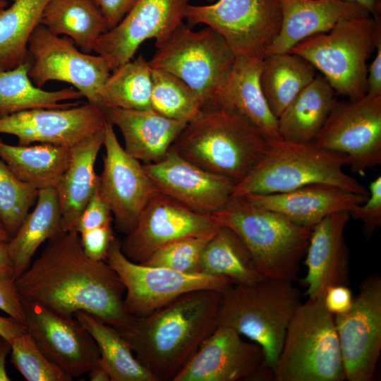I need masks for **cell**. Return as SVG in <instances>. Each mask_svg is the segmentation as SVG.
Wrapping results in <instances>:
<instances>
[{"label":"cell","instance_id":"6da1fadb","mask_svg":"<svg viewBox=\"0 0 381 381\" xmlns=\"http://www.w3.org/2000/svg\"><path fill=\"white\" fill-rule=\"evenodd\" d=\"M15 282L21 301L64 317L85 311L116 329L132 317L124 308L125 287L118 274L107 262L87 256L75 229L48 240Z\"/></svg>","mask_w":381,"mask_h":381},{"label":"cell","instance_id":"7a4b0ae2","mask_svg":"<svg viewBox=\"0 0 381 381\" xmlns=\"http://www.w3.org/2000/svg\"><path fill=\"white\" fill-rule=\"evenodd\" d=\"M222 292H187L117 329L137 360L157 381H173L218 326Z\"/></svg>","mask_w":381,"mask_h":381},{"label":"cell","instance_id":"3957f363","mask_svg":"<svg viewBox=\"0 0 381 381\" xmlns=\"http://www.w3.org/2000/svg\"><path fill=\"white\" fill-rule=\"evenodd\" d=\"M272 143L238 114L211 107L186 125L170 149L236 184L265 159Z\"/></svg>","mask_w":381,"mask_h":381},{"label":"cell","instance_id":"277c9868","mask_svg":"<svg viewBox=\"0 0 381 381\" xmlns=\"http://www.w3.org/2000/svg\"><path fill=\"white\" fill-rule=\"evenodd\" d=\"M212 216L240 238L264 278L291 282L298 279L312 229L259 207L243 196L231 198Z\"/></svg>","mask_w":381,"mask_h":381},{"label":"cell","instance_id":"5b68a950","mask_svg":"<svg viewBox=\"0 0 381 381\" xmlns=\"http://www.w3.org/2000/svg\"><path fill=\"white\" fill-rule=\"evenodd\" d=\"M301 303V293L291 282L264 278L231 284L222 293L217 323L260 345L265 367L274 373L286 329Z\"/></svg>","mask_w":381,"mask_h":381},{"label":"cell","instance_id":"8992f818","mask_svg":"<svg viewBox=\"0 0 381 381\" xmlns=\"http://www.w3.org/2000/svg\"><path fill=\"white\" fill-rule=\"evenodd\" d=\"M348 163L345 155L314 143L277 140L265 159L234 185L231 198L287 192L312 183L330 184L368 196L369 191L343 170Z\"/></svg>","mask_w":381,"mask_h":381},{"label":"cell","instance_id":"52a82bcc","mask_svg":"<svg viewBox=\"0 0 381 381\" xmlns=\"http://www.w3.org/2000/svg\"><path fill=\"white\" fill-rule=\"evenodd\" d=\"M380 36V16L346 19L327 32L302 40L289 52L320 71L335 93L355 101L367 95V61Z\"/></svg>","mask_w":381,"mask_h":381},{"label":"cell","instance_id":"ba28073f","mask_svg":"<svg viewBox=\"0 0 381 381\" xmlns=\"http://www.w3.org/2000/svg\"><path fill=\"white\" fill-rule=\"evenodd\" d=\"M276 381L346 380L334 315L324 295L301 303L286 329L274 370Z\"/></svg>","mask_w":381,"mask_h":381},{"label":"cell","instance_id":"9c48e42d","mask_svg":"<svg viewBox=\"0 0 381 381\" xmlns=\"http://www.w3.org/2000/svg\"><path fill=\"white\" fill-rule=\"evenodd\" d=\"M236 56L213 28L198 30L181 23L148 61L152 68L181 79L200 96L204 108L212 105Z\"/></svg>","mask_w":381,"mask_h":381},{"label":"cell","instance_id":"30bf717a","mask_svg":"<svg viewBox=\"0 0 381 381\" xmlns=\"http://www.w3.org/2000/svg\"><path fill=\"white\" fill-rule=\"evenodd\" d=\"M185 18L190 27L204 24L213 28L236 56L264 60L280 32L282 12L279 0H218L188 4Z\"/></svg>","mask_w":381,"mask_h":381},{"label":"cell","instance_id":"8fae6325","mask_svg":"<svg viewBox=\"0 0 381 381\" xmlns=\"http://www.w3.org/2000/svg\"><path fill=\"white\" fill-rule=\"evenodd\" d=\"M106 262L123 283L124 308L134 317L145 316L189 291L214 289L223 293L232 284L226 277L183 273L134 262L123 253L121 241L116 238L109 249Z\"/></svg>","mask_w":381,"mask_h":381},{"label":"cell","instance_id":"7c38bea8","mask_svg":"<svg viewBox=\"0 0 381 381\" xmlns=\"http://www.w3.org/2000/svg\"><path fill=\"white\" fill-rule=\"evenodd\" d=\"M28 52V75L35 85L42 88L51 80L69 83L87 102L101 108L99 92L111 72L103 56L83 52L71 38L55 35L42 24L29 39Z\"/></svg>","mask_w":381,"mask_h":381},{"label":"cell","instance_id":"4fadbf2b","mask_svg":"<svg viewBox=\"0 0 381 381\" xmlns=\"http://www.w3.org/2000/svg\"><path fill=\"white\" fill-rule=\"evenodd\" d=\"M346 155L353 172L363 174L381 164V95L336 102L313 142Z\"/></svg>","mask_w":381,"mask_h":381},{"label":"cell","instance_id":"5bb4252c","mask_svg":"<svg viewBox=\"0 0 381 381\" xmlns=\"http://www.w3.org/2000/svg\"><path fill=\"white\" fill-rule=\"evenodd\" d=\"M334 322L349 381H371L381 351V277L362 282L351 308Z\"/></svg>","mask_w":381,"mask_h":381},{"label":"cell","instance_id":"9a60e30c","mask_svg":"<svg viewBox=\"0 0 381 381\" xmlns=\"http://www.w3.org/2000/svg\"><path fill=\"white\" fill-rule=\"evenodd\" d=\"M103 146L105 153L97 191L111 210L118 231L127 234L157 190L143 164L121 146L107 119Z\"/></svg>","mask_w":381,"mask_h":381},{"label":"cell","instance_id":"2e32d148","mask_svg":"<svg viewBox=\"0 0 381 381\" xmlns=\"http://www.w3.org/2000/svg\"><path fill=\"white\" fill-rule=\"evenodd\" d=\"M212 214H202L157 190L133 229L121 241L123 253L143 264L159 248L176 241L216 231Z\"/></svg>","mask_w":381,"mask_h":381},{"label":"cell","instance_id":"e0dca14e","mask_svg":"<svg viewBox=\"0 0 381 381\" xmlns=\"http://www.w3.org/2000/svg\"><path fill=\"white\" fill-rule=\"evenodd\" d=\"M190 0H136L123 19L100 36L94 52L107 61L111 71L131 60L148 39L161 46L185 19Z\"/></svg>","mask_w":381,"mask_h":381},{"label":"cell","instance_id":"ac0fdd59","mask_svg":"<svg viewBox=\"0 0 381 381\" xmlns=\"http://www.w3.org/2000/svg\"><path fill=\"white\" fill-rule=\"evenodd\" d=\"M21 301L27 332L57 367L75 378L98 364L97 344L75 317H64L39 304Z\"/></svg>","mask_w":381,"mask_h":381},{"label":"cell","instance_id":"d6986e66","mask_svg":"<svg viewBox=\"0 0 381 381\" xmlns=\"http://www.w3.org/2000/svg\"><path fill=\"white\" fill-rule=\"evenodd\" d=\"M104 110L87 102L66 108H38L0 116V133L14 135L18 145L45 143L71 147L102 130Z\"/></svg>","mask_w":381,"mask_h":381},{"label":"cell","instance_id":"ffe728a7","mask_svg":"<svg viewBox=\"0 0 381 381\" xmlns=\"http://www.w3.org/2000/svg\"><path fill=\"white\" fill-rule=\"evenodd\" d=\"M265 367L260 345L243 340L231 327L218 325L173 381L248 380Z\"/></svg>","mask_w":381,"mask_h":381},{"label":"cell","instance_id":"44dd1931","mask_svg":"<svg viewBox=\"0 0 381 381\" xmlns=\"http://www.w3.org/2000/svg\"><path fill=\"white\" fill-rule=\"evenodd\" d=\"M143 166L158 191L202 214H212L222 209L231 198L235 185L171 149L161 160Z\"/></svg>","mask_w":381,"mask_h":381},{"label":"cell","instance_id":"7402d4cb","mask_svg":"<svg viewBox=\"0 0 381 381\" xmlns=\"http://www.w3.org/2000/svg\"><path fill=\"white\" fill-rule=\"evenodd\" d=\"M349 219L347 211L335 212L312 229L305 255L307 274L303 279L308 298L322 296L331 286L348 284L349 258L344 230Z\"/></svg>","mask_w":381,"mask_h":381},{"label":"cell","instance_id":"603a6c76","mask_svg":"<svg viewBox=\"0 0 381 381\" xmlns=\"http://www.w3.org/2000/svg\"><path fill=\"white\" fill-rule=\"evenodd\" d=\"M243 197L259 207L277 212L310 229L331 214L350 211L368 198L326 183H312L287 192Z\"/></svg>","mask_w":381,"mask_h":381},{"label":"cell","instance_id":"cb8c5ba5","mask_svg":"<svg viewBox=\"0 0 381 381\" xmlns=\"http://www.w3.org/2000/svg\"><path fill=\"white\" fill-rule=\"evenodd\" d=\"M282 23L268 54L289 52L302 40L331 30L346 19L371 16L362 5L348 0H279Z\"/></svg>","mask_w":381,"mask_h":381},{"label":"cell","instance_id":"d4e9b609","mask_svg":"<svg viewBox=\"0 0 381 381\" xmlns=\"http://www.w3.org/2000/svg\"><path fill=\"white\" fill-rule=\"evenodd\" d=\"M262 66L263 60L236 56L211 107L238 114L274 142L282 138L278 131V119L270 109L261 88Z\"/></svg>","mask_w":381,"mask_h":381},{"label":"cell","instance_id":"484cf974","mask_svg":"<svg viewBox=\"0 0 381 381\" xmlns=\"http://www.w3.org/2000/svg\"><path fill=\"white\" fill-rule=\"evenodd\" d=\"M104 111L107 119L121 131L126 152L143 164L164 158L187 124L152 109L107 108Z\"/></svg>","mask_w":381,"mask_h":381},{"label":"cell","instance_id":"4316f807","mask_svg":"<svg viewBox=\"0 0 381 381\" xmlns=\"http://www.w3.org/2000/svg\"><path fill=\"white\" fill-rule=\"evenodd\" d=\"M103 143L104 128L71 147L69 164L56 187L64 231L75 229L81 212L97 190L99 175L95 165Z\"/></svg>","mask_w":381,"mask_h":381},{"label":"cell","instance_id":"83f0119b","mask_svg":"<svg viewBox=\"0 0 381 381\" xmlns=\"http://www.w3.org/2000/svg\"><path fill=\"white\" fill-rule=\"evenodd\" d=\"M337 99L322 75H316L283 111L278 119L282 140L313 143L329 117Z\"/></svg>","mask_w":381,"mask_h":381},{"label":"cell","instance_id":"f1b7e54d","mask_svg":"<svg viewBox=\"0 0 381 381\" xmlns=\"http://www.w3.org/2000/svg\"><path fill=\"white\" fill-rule=\"evenodd\" d=\"M63 231L56 188L39 190L35 208L27 214L17 232L7 242L15 279L28 268L39 247Z\"/></svg>","mask_w":381,"mask_h":381},{"label":"cell","instance_id":"f546056e","mask_svg":"<svg viewBox=\"0 0 381 381\" xmlns=\"http://www.w3.org/2000/svg\"><path fill=\"white\" fill-rule=\"evenodd\" d=\"M71 147L52 144L10 145L0 138V158L38 190L57 186L69 164Z\"/></svg>","mask_w":381,"mask_h":381},{"label":"cell","instance_id":"4dcf8cb0","mask_svg":"<svg viewBox=\"0 0 381 381\" xmlns=\"http://www.w3.org/2000/svg\"><path fill=\"white\" fill-rule=\"evenodd\" d=\"M40 24L52 33L71 38L83 52L92 54L107 31L105 19L93 0H49Z\"/></svg>","mask_w":381,"mask_h":381},{"label":"cell","instance_id":"1f68e13d","mask_svg":"<svg viewBox=\"0 0 381 381\" xmlns=\"http://www.w3.org/2000/svg\"><path fill=\"white\" fill-rule=\"evenodd\" d=\"M316 75L315 67L298 55L291 52L267 55L263 60L260 81L272 114L278 119Z\"/></svg>","mask_w":381,"mask_h":381},{"label":"cell","instance_id":"d6a6232c","mask_svg":"<svg viewBox=\"0 0 381 381\" xmlns=\"http://www.w3.org/2000/svg\"><path fill=\"white\" fill-rule=\"evenodd\" d=\"M31 60L9 70H0V116L38 108H66L80 104L74 87L47 91L33 84L28 71Z\"/></svg>","mask_w":381,"mask_h":381},{"label":"cell","instance_id":"836d02e7","mask_svg":"<svg viewBox=\"0 0 381 381\" xmlns=\"http://www.w3.org/2000/svg\"><path fill=\"white\" fill-rule=\"evenodd\" d=\"M199 273L229 279L232 284L246 285L264 277L240 238L220 226L205 247L198 263Z\"/></svg>","mask_w":381,"mask_h":381},{"label":"cell","instance_id":"e575fe53","mask_svg":"<svg viewBox=\"0 0 381 381\" xmlns=\"http://www.w3.org/2000/svg\"><path fill=\"white\" fill-rule=\"evenodd\" d=\"M74 317L95 339L99 352V363L111 381H157L137 360L119 331L95 315L78 311Z\"/></svg>","mask_w":381,"mask_h":381},{"label":"cell","instance_id":"d590c367","mask_svg":"<svg viewBox=\"0 0 381 381\" xmlns=\"http://www.w3.org/2000/svg\"><path fill=\"white\" fill-rule=\"evenodd\" d=\"M49 1L12 0L0 11V70L12 69L30 59L29 39Z\"/></svg>","mask_w":381,"mask_h":381},{"label":"cell","instance_id":"8d00e7d4","mask_svg":"<svg viewBox=\"0 0 381 381\" xmlns=\"http://www.w3.org/2000/svg\"><path fill=\"white\" fill-rule=\"evenodd\" d=\"M152 68L140 55L117 67L99 95L101 108L149 109L151 107Z\"/></svg>","mask_w":381,"mask_h":381},{"label":"cell","instance_id":"74e56055","mask_svg":"<svg viewBox=\"0 0 381 381\" xmlns=\"http://www.w3.org/2000/svg\"><path fill=\"white\" fill-rule=\"evenodd\" d=\"M151 107L167 118L188 123L200 115L204 104L198 93L181 79L152 68Z\"/></svg>","mask_w":381,"mask_h":381},{"label":"cell","instance_id":"f35d334b","mask_svg":"<svg viewBox=\"0 0 381 381\" xmlns=\"http://www.w3.org/2000/svg\"><path fill=\"white\" fill-rule=\"evenodd\" d=\"M38 191L20 180L0 158V217L11 238L36 202Z\"/></svg>","mask_w":381,"mask_h":381},{"label":"cell","instance_id":"ab89813d","mask_svg":"<svg viewBox=\"0 0 381 381\" xmlns=\"http://www.w3.org/2000/svg\"><path fill=\"white\" fill-rule=\"evenodd\" d=\"M11 362L28 381H71L69 375L53 363L27 331L10 344Z\"/></svg>","mask_w":381,"mask_h":381},{"label":"cell","instance_id":"60d3db41","mask_svg":"<svg viewBox=\"0 0 381 381\" xmlns=\"http://www.w3.org/2000/svg\"><path fill=\"white\" fill-rule=\"evenodd\" d=\"M217 230L171 243L155 251L143 264L167 267L183 273H199L198 263L202 253Z\"/></svg>","mask_w":381,"mask_h":381},{"label":"cell","instance_id":"b9f144b4","mask_svg":"<svg viewBox=\"0 0 381 381\" xmlns=\"http://www.w3.org/2000/svg\"><path fill=\"white\" fill-rule=\"evenodd\" d=\"M369 194L365 202L353 207L350 217L363 222V232L370 237L381 224V176H377L369 186Z\"/></svg>","mask_w":381,"mask_h":381},{"label":"cell","instance_id":"7bdbcfd3","mask_svg":"<svg viewBox=\"0 0 381 381\" xmlns=\"http://www.w3.org/2000/svg\"><path fill=\"white\" fill-rule=\"evenodd\" d=\"M80 243L85 253L95 261H105L109 249L116 238L112 224L99 226L81 234Z\"/></svg>","mask_w":381,"mask_h":381},{"label":"cell","instance_id":"ee69618b","mask_svg":"<svg viewBox=\"0 0 381 381\" xmlns=\"http://www.w3.org/2000/svg\"><path fill=\"white\" fill-rule=\"evenodd\" d=\"M111 210L97 190L81 212L75 229L79 233L112 224Z\"/></svg>","mask_w":381,"mask_h":381},{"label":"cell","instance_id":"f6af8a7d","mask_svg":"<svg viewBox=\"0 0 381 381\" xmlns=\"http://www.w3.org/2000/svg\"><path fill=\"white\" fill-rule=\"evenodd\" d=\"M11 272H0V310L25 328V314Z\"/></svg>","mask_w":381,"mask_h":381},{"label":"cell","instance_id":"bcb514c9","mask_svg":"<svg viewBox=\"0 0 381 381\" xmlns=\"http://www.w3.org/2000/svg\"><path fill=\"white\" fill-rule=\"evenodd\" d=\"M100 9L107 30L116 27L130 11L136 0H93Z\"/></svg>","mask_w":381,"mask_h":381},{"label":"cell","instance_id":"7dc6e473","mask_svg":"<svg viewBox=\"0 0 381 381\" xmlns=\"http://www.w3.org/2000/svg\"><path fill=\"white\" fill-rule=\"evenodd\" d=\"M353 298L347 285H337L327 289L324 294V303L327 310L335 315L348 311Z\"/></svg>","mask_w":381,"mask_h":381},{"label":"cell","instance_id":"c3c4849f","mask_svg":"<svg viewBox=\"0 0 381 381\" xmlns=\"http://www.w3.org/2000/svg\"><path fill=\"white\" fill-rule=\"evenodd\" d=\"M375 56L368 68L367 95H381V36L377 39L375 46Z\"/></svg>","mask_w":381,"mask_h":381},{"label":"cell","instance_id":"681fc988","mask_svg":"<svg viewBox=\"0 0 381 381\" xmlns=\"http://www.w3.org/2000/svg\"><path fill=\"white\" fill-rule=\"evenodd\" d=\"M25 331V328L11 317L0 315V337L9 344L15 337Z\"/></svg>","mask_w":381,"mask_h":381},{"label":"cell","instance_id":"f907efd6","mask_svg":"<svg viewBox=\"0 0 381 381\" xmlns=\"http://www.w3.org/2000/svg\"><path fill=\"white\" fill-rule=\"evenodd\" d=\"M10 351V344L3 339L0 344V381L11 380L6 370V356Z\"/></svg>","mask_w":381,"mask_h":381},{"label":"cell","instance_id":"816d5d0a","mask_svg":"<svg viewBox=\"0 0 381 381\" xmlns=\"http://www.w3.org/2000/svg\"><path fill=\"white\" fill-rule=\"evenodd\" d=\"M88 374L91 381H111L109 375L99 362L88 372Z\"/></svg>","mask_w":381,"mask_h":381},{"label":"cell","instance_id":"f5cc1de1","mask_svg":"<svg viewBox=\"0 0 381 381\" xmlns=\"http://www.w3.org/2000/svg\"><path fill=\"white\" fill-rule=\"evenodd\" d=\"M362 5L369 11L370 14L374 16H380L381 11V0H348Z\"/></svg>","mask_w":381,"mask_h":381},{"label":"cell","instance_id":"db71d44e","mask_svg":"<svg viewBox=\"0 0 381 381\" xmlns=\"http://www.w3.org/2000/svg\"><path fill=\"white\" fill-rule=\"evenodd\" d=\"M0 272H13L8 254L7 242H0Z\"/></svg>","mask_w":381,"mask_h":381},{"label":"cell","instance_id":"11a10c76","mask_svg":"<svg viewBox=\"0 0 381 381\" xmlns=\"http://www.w3.org/2000/svg\"><path fill=\"white\" fill-rule=\"evenodd\" d=\"M10 239L11 237L0 217V242H8Z\"/></svg>","mask_w":381,"mask_h":381},{"label":"cell","instance_id":"9f6ffc18","mask_svg":"<svg viewBox=\"0 0 381 381\" xmlns=\"http://www.w3.org/2000/svg\"><path fill=\"white\" fill-rule=\"evenodd\" d=\"M8 5L7 0H0V11Z\"/></svg>","mask_w":381,"mask_h":381},{"label":"cell","instance_id":"6f0895ef","mask_svg":"<svg viewBox=\"0 0 381 381\" xmlns=\"http://www.w3.org/2000/svg\"><path fill=\"white\" fill-rule=\"evenodd\" d=\"M2 339H3L2 338H1V339H0V344H1V341H2Z\"/></svg>","mask_w":381,"mask_h":381},{"label":"cell","instance_id":"680465c9","mask_svg":"<svg viewBox=\"0 0 381 381\" xmlns=\"http://www.w3.org/2000/svg\"><path fill=\"white\" fill-rule=\"evenodd\" d=\"M209 1H212L213 0H208Z\"/></svg>","mask_w":381,"mask_h":381},{"label":"cell","instance_id":"91938a15","mask_svg":"<svg viewBox=\"0 0 381 381\" xmlns=\"http://www.w3.org/2000/svg\"><path fill=\"white\" fill-rule=\"evenodd\" d=\"M0 339H1V337H0Z\"/></svg>","mask_w":381,"mask_h":381}]
</instances>
